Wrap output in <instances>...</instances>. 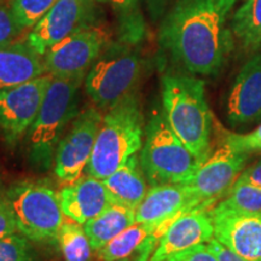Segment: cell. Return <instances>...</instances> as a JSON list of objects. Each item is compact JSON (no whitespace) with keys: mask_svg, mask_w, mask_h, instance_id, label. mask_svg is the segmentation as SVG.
<instances>
[{"mask_svg":"<svg viewBox=\"0 0 261 261\" xmlns=\"http://www.w3.org/2000/svg\"><path fill=\"white\" fill-rule=\"evenodd\" d=\"M236 3L175 0L160 24V45L187 73L217 75L233 48L231 14Z\"/></svg>","mask_w":261,"mask_h":261,"instance_id":"obj_1","label":"cell"},{"mask_svg":"<svg viewBox=\"0 0 261 261\" xmlns=\"http://www.w3.org/2000/svg\"><path fill=\"white\" fill-rule=\"evenodd\" d=\"M163 114L178 138L201 163L210 158L212 113L203 80L187 71H169L162 76Z\"/></svg>","mask_w":261,"mask_h":261,"instance_id":"obj_2","label":"cell"},{"mask_svg":"<svg viewBox=\"0 0 261 261\" xmlns=\"http://www.w3.org/2000/svg\"><path fill=\"white\" fill-rule=\"evenodd\" d=\"M144 116L138 91L120 100L103 116L86 173L100 180L113 174L143 146Z\"/></svg>","mask_w":261,"mask_h":261,"instance_id":"obj_3","label":"cell"},{"mask_svg":"<svg viewBox=\"0 0 261 261\" xmlns=\"http://www.w3.org/2000/svg\"><path fill=\"white\" fill-rule=\"evenodd\" d=\"M85 76H54L45 94L37 119L29 128V159L35 168L46 171L64 127L76 116L79 92Z\"/></svg>","mask_w":261,"mask_h":261,"instance_id":"obj_4","label":"cell"},{"mask_svg":"<svg viewBox=\"0 0 261 261\" xmlns=\"http://www.w3.org/2000/svg\"><path fill=\"white\" fill-rule=\"evenodd\" d=\"M140 166L152 187L185 184L202 163L169 126L163 112L154 114L145 129Z\"/></svg>","mask_w":261,"mask_h":261,"instance_id":"obj_5","label":"cell"},{"mask_svg":"<svg viewBox=\"0 0 261 261\" xmlns=\"http://www.w3.org/2000/svg\"><path fill=\"white\" fill-rule=\"evenodd\" d=\"M143 71L138 46L117 40L108 42L85 76V91L98 109L109 110L137 90Z\"/></svg>","mask_w":261,"mask_h":261,"instance_id":"obj_6","label":"cell"},{"mask_svg":"<svg viewBox=\"0 0 261 261\" xmlns=\"http://www.w3.org/2000/svg\"><path fill=\"white\" fill-rule=\"evenodd\" d=\"M18 232L34 242L56 238L63 224V211L58 192L51 182L40 180L16 181L5 192Z\"/></svg>","mask_w":261,"mask_h":261,"instance_id":"obj_7","label":"cell"},{"mask_svg":"<svg viewBox=\"0 0 261 261\" xmlns=\"http://www.w3.org/2000/svg\"><path fill=\"white\" fill-rule=\"evenodd\" d=\"M98 0H57L27 35V42L44 56L50 48L73 33L97 25Z\"/></svg>","mask_w":261,"mask_h":261,"instance_id":"obj_8","label":"cell"},{"mask_svg":"<svg viewBox=\"0 0 261 261\" xmlns=\"http://www.w3.org/2000/svg\"><path fill=\"white\" fill-rule=\"evenodd\" d=\"M52 77L44 74L27 83L0 89V133L9 145L16 144L31 128Z\"/></svg>","mask_w":261,"mask_h":261,"instance_id":"obj_9","label":"cell"},{"mask_svg":"<svg viewBox=\"0 0 261 261\" xmlns=\"http://www.w3.org/2000/svg\"><path fill=\"white\" fill-rule=\"evenodd\" d=\"M103 115L98 108H87L75 116L70 129L58 142L55 152V173L63 184L81 177L92 155Z\"/></svg>","mask_w":261,"mask_h":261,"instance_id":"obj_10","label":"cell"},{"mask_svg":"<svg viewBox=\"0 0 261 261\" xmlns=\"http://www.w3.org/2000/svg\"><path fill=\"white\" fill-rule=\"evenodd\" d=\"M108 42L106 32L97 25L73 33L42 56L46 74L60 77L86 76Z\"/></svg>","mask_w":261,"mask_h":261,"instance_id":"obj_11","label":"cell"},{"mask_svg":"<svg viewBox=\"0 0 261 261\" xmlns=\"http://www.w3.org/2000/svg\"><path fill=\"white\" fill-rule=\"evenodd\" d=\"M247 154L225 144L212 152L185 185L198 204L210 208L217 198L226 194L246 167Z\"/></svg>","mask_w":261,"mask_h":261,"instance_id":"obj_12","label":"cell"},{"mask_svg":"<svg viewBox=\"0 0 261 261\" xmlns=\"http://www.w3.org/2000/svg\"><path fill=\"white\" fill-rule=\"evenodd\" d=\"M214 238L249 261H261V213L215 207L211 210Z\"/></svg>","mask_w":261,"mask_h":261,"instance_id":"obj_13","label":"cell"},{"mask_svg":"<svg viewBox=\"0 0 261 261\" xmlns=\"http://www.w3.org/2000/svg\"><path fill=\"white\" fill-rule=\"evenodd\" d=\"M212 238L214 226L211 210L198 205L178 215L166 226L150 261H165L173 254L208 243Z\"/></svg>","mask_w":261,"mask_h":261,"instance_id":"obj_14","label":"cell"},{"mask_svg":"<svg viewBox=\"0 0 261 261\" xmlns=\"http://www.w3.org/2000/svg\"><path fill=\"white\" fill-rule=\"evenodd\" d=\"M226 112L233 126L261 121V52L250 57L237 74L227 97Z\"/></svg>","mask_w":261,"mask_h":261,"instance_id":"obj_15","label":"cell"},{"mask_svg":"<svg viewBox=\"0 0 261 261\" xmlns=\"http://www.w3.org/2000/svg\"><path fill=\"white\" fill-rule=\"evenodd\" d=\"M198 202L185 184H165L152 187L136 210V223L155 224L165 228L184 212L198 207Z\"/></svg>","mask_w":261,"mask_h":261,"instance_id":"obj_16","label":"cell"},{"mask_svg":"<svg viewBox=\"0 0 261 261\" xmlns=\"http://www.w3.org/2000/svg\"><path fill=\"white\" fill-rule=\"evenodd\" d=\"M63 214L84 225L113 204L103 180L94 177H80L58 191Z\"/></svg>","mask_w":261,"mask_h":261,"instance_id":"obj_17","label":"cell"},{"mask_svg":"<svg viewBox=\"0 0 261 261\" xmlns=\"http://www.w3.org/2000/svg\"><path fill=\"white\" fill-rule=\"evenodd\" d=\"M161 234L158 225L136 223L97 250V260L150 261Z\"/></svg>","mask_w":261,"mask_h":261,"instance_id":"obj_18","label":"cell"},{"mask_svg":"<svg viewBox=\"0 0 261 261\" xmlns=\"http://www.w3.org/2000/svg\"><path fill=\"white\" fill-rule=\"evenodd\" d=\"M44 74V57L27 41L0 44V89L27 83Z\"/></svg>","mask_w":261,"mask_h":261,"instance_id":"obj_19","label":"cell"},{"mask_svg":"<svg viewBox=\"0 0 261 261\" xmlns=\"http://www.w3.org/2000/svg\"><path fill=\"white\" fill-rule=\"evenodd\" d=\"M103 182L113 203L132 210L138 208L148 192L145 174L137 155L127 160L121 167L104 179Z\"/></svg>","mask_w":261,"mask_h":261,"instance_id":"obj_20","label":"cell"},{"mask_svg":"<svg viewBox=\"0 0 261 261\" xmlns=\"http://www.w3.org/2000/svg\"><path fill=\"white\" fill-rule=\"evenodd\" d=\"M136 224V210L113 203L84 224L93 250H99L126 228Z\"/></svg>","mask_w":261,"mask_h":261,"instance_id":"obj_21","label":"cell"},{"mask_svg":"<svg viewBox=\"0 0 261 261\" xmlns=\"http://www.w3.org/2000/svg\"><path fill=\"white\" fill-rule=\"evenodd\" d=\"M112 6L117 18V39L138 45L143 41L146 33V23L140 0H98Z\"/></svg>","mask_w":261,"mask_h":261,"instance_id":"obj_22","label":"cell"},{"mask_svg":"<svg viewBox=\"0 0 261 261\" xmlns=\"http://www.w3.org/2000/svg\"><path fill=\"white\" fill-rule=\"evenodd\" d=\"M231 29L243 48L261 47V0H244L231 17Z\"/></svg>","mask_w":261,"mask_h":261,"instance_id":"obj_23","label":"cell"},{"mask_svg":"<svg viewBox=\"0 0 261 261\" xmlns=\"http://www.w3.org/2000/svg\"><path fill=\"white\" fill-rule=\"evenodd\" d=\"M57 241L65 261H90L92 247L85 228L76 221H63Z\"/></svg>","mask_w":261,"mask_h":261,"instance_id":"obj_24","label":"cell"},{"mask_svg":"<svg viewBox=\"0 0 261 261\" xmlns=\"http://www.w3.org/2000/svg\"><path fill=\"white\" fill-rule=\"evenodd\" d=\"M217 207L246 213H261V187L236 180Z\"/></svg>","mask_w":261,"mask_h":261,"instance_id":"obj_25","label":"cell"},{"mask_svg":"<svg viewBox=\"0 0 261 261\" xmlns=\"http://www.w3.org/2000/svg\"><path fill=\"white\" fill-rule=\"evenodd\" d=\"M57 0H9L16 22L23 29L33 28L47 14Z\"/></svg>","mask_w":261,"mask_h":261,"instance_id":"obj_26","label":"cell"},{"mask_svg":"<svg viewBox=\"0 0 261 261\" xmlns=\"http://www.w3.org/2000/svg\"><path fill=\"white\" fill-rule=\"evenodd\" d=\"M31 240L16 232L0 238V261H35Z\"/></svg>","mask_w":261,"mask_h":261,"instance_id":"obj_27","label":"cell"},{"mask_svg":"<svg viewBox=\"0 0 261 261\" xmlns=\"http://www.w3.org/2000/svg\"><path fill=\"white\" fill-rule=\"evenodd\" d=\"M223 142L236 151L247 155L261 152V123L257 126V128L249 133H243V135L227 133L224 137Z\"/></svg>","mask_w":261,"mask_h":261,"instance_id":"obj_28","label":"cell"},{"mask_svg":"<svg viewBox=\"0 0 261 261\" xmlns=\"http://www.w3.org/2000/svg\"><path fill=\"white\" fill-rule=\"evenodd\" d=\"M24 29L19 25L12 15L9 5L0 0V44L14 42Z\"/></svg>","mask_w":261,"mask_h":261,"instance_id":"obj_29","label":"cell"},{"mask_svg":"<svg viewBox=\"0 0 261 261\" xmlns=\"http://www.w3.org/2000/svg\"><path fill=\"white\" fill-rule=\"evenodd\" d=\"M165 261H219L214 253L212 252L208 244H198V246L189 248L182 252L173 254Z\"/></svg>","mask_w":261,"mask_h":261,"instance_id":"obj_30","label":"cell"},{"mask_svg":"<svg viewBox=\"0 0 261 261\" xmlns=\"http://www.w3.org/2000/svg\"><path fill=\"white\" fill-rule=\"evenodd\" d=\"M18 232L14 212L11 210L6 196L0 201V238Z\"/></svg>","mask_w":261,"mask_h":261,"instance_id":"obj_31","label":"cell"},{"mask_svg":"<svg viewBox=\"0 0 261 261\" xmlns=\"http://www.w3.org/2000/svg\"><path fill=\"white\" fill-rule=\"evenodd\" d=\"M207 244L219 261H249L243 259L242 256L237 255V254L233 253L232 250H230L228 248L225 247L224 244H221L217 238H212Z\"/></svg>","mask_w":261,"mask_h":261,"instance_id":"obj_32","label":"cell"},{"mask_svg":"<svg viewBox=\"0 0 261 261\" xmlns=\"http://www.w3.org/2000/svg\"><path fill=\"white\" fill-rule=\"evenodd\" d=\"M237 180L261 187V159L250 167L243 169Z\"/></svg>","mask_w":261,"mask_h":261,"instance_id":"obj_33","label":"cell"},{"mask_svg":"<svg viewBox=\"0 0 261 261\" xmlns=\"http://www.w3.org/2000/svg\"><path fill=\"white\" fill-rule=\"evenodd\" d=\"M148 10L150 18L156 22L165 15L166 8L168 5V0H143Z\"/></svg>","mask_w":261,"mask_h":261,"instance_id":"obj_34","label":"cell"},{"mask_svg":"<svg viewBox=\"0 0 261 261\" xmlns=\"http://www.w3.org/2000/svg\"><path fill=\"white\" fill-rule=\"evenodd\" d=\"M5 190H4V185H3V181H2V177H0V201L3 200V198L5 197Z\"/></svg>","mask_w":261,"mask_h":261,"instance_id":"obj_35","label":"cell"},{"mask_svg":"<svg viewBox=\"0 0 261 261\" xmlns=\"http://www.w3.org/2000/svg\"><path fill=\"white\" fill-rule=\"evenodd\" d=\"M4 2H5V0H4Z\"/></svg>","mask_w":261,"mask_h":261,"instance_id":"obj_36","label":"cell"}]
</instances>
